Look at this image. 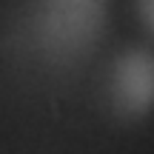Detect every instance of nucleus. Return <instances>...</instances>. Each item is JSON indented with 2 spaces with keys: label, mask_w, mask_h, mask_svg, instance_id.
<instances>
[{
  "label": "nucleus",
  "mask_w": 154,
  "mask_h": 154,
  "mask_svg": "<svg viewBox=\"0 0 154 154\" xmlns=\"http://www.w3.org/2000/svg\"><path fill=\"white\" fill-rule=\"evenodd\" d=\"M117 94L123 106L146 111L154 100V60L146 51H134L117 69Z\"/></svg>",
  "instance_id": "f257e3e1"
},
{
  "label": "nucleus",
  "mask_w": 154,
  "mask_h": 154,
  "mask_svg": "<svg viewBox=\"0 0 154 154\" xmlns=\"http://www.w3.org/2000/svg\"><path fill=\"white\" fill-rule=\"evenodd\" d=\"M140 14H143L149 32L154 34V0H140Z\"/></svg>",
  "instance_id": "f03ea898"
}]
</instances>
